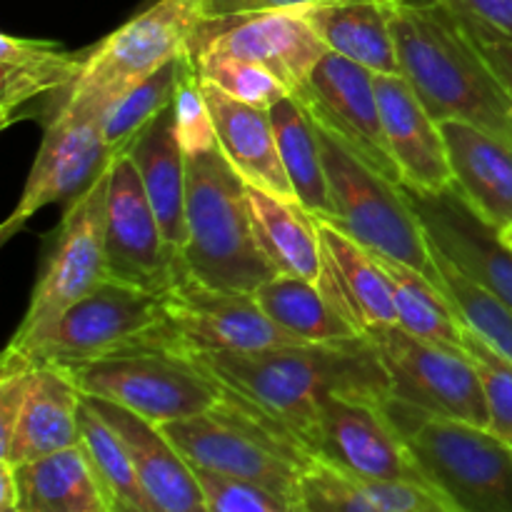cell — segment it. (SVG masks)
I'll return each instance as SVG.
<instances>
[{
    "label": "cell",
    "instance_id": "1",
    "mask_svg": "<svg viewBox=\"0 0 512 512\" xmlns=\"http://www.w3.org/2000/svg\"><path fill=\"white\" fill-rule=\"evenodd\" d=\"M225 390L288 430L313 453L320 405L330 395L383 405L393 395L370 335L255 353L190 355Z\"/></svg>",
    "mask_w": 512,
    "mask_h": 512
},
{
    "label": "cell",
    "instance_id": "2",
    "mask_svg": "<svg viewBox=\"0 0 512 512\" xmlns=\"http://www.w3.org/2000/svg\"><path fill=\"white\" fill-rule=\"evenodd\" d=\"M400 75L435 120H468L512 140V98L480 43L443 0H393Z\"/></svg>",
    "mask_w": 512,
    "mask_h": 512
},
{
    "label": "cell",
    "instance_id": "3",
    "mask_svg": "<svg viewBox=\"0 0 512 512\" xmlns=\"http://www.w3.org/2000/svg\"><path fill=\"white\" fill-rule=\"evenodd\" d=\"M160 430L195 470L258 485L298 510L300 483L315 455L230 390L208 413L165 423Z\"/></svg>",
    "mask_w": 512,
    "mask_h": 512
},
{
    "label": "cell",
    "instance_id": "4",
    "mask_svg": "<svg viewBox=\"0 0 512 512\" xmlns=\"http://www.w3.org/2000/svg\"><path fill=\"white\" fill-rule=\"evenodd\" d=\"M180 268L233 293H255L278 275L255 240L243 178L220 148L188 155V238Z\"/></svg>",
    "mask_w": 512,
    "mask_h": 512
},
{
    "label": "cell",
    "instance_id": "5",
    "mask_svg": "<svg viewBox=\"0 0 512 512\" xmlns=\"http://www.w3.org/2000/svg\"><path fill=\"white\" fill-rule=\"evenodd\" d=\"M380 408L455 512H512V443L480 425L423 413L393 395Z\"/></svg>",
    "mask_w": 512,
    "mask_h": 512
},
{
    "label": "cell",
    "instance_id": "6",
    "mask_svg": "<svg viewBox=\"0 0 512 512\" xmlns=\"http://www.w3.org/2000/svg\"><path fill=\"white\" fill-rule=\"evenodd\" d=\"M60 368L83 395L120 405L158 428L208 413L225 398V388L203 365L160 345L135 343Z\"/></svg>",
    "mask_w": 512,
    "mask_h": 512
},
{
    "label": "cell",
    "instance_id": "7",
    "mask_svg": "<svg viewBox=\"0 0 512 512\" xmlns=\"http://www.w3.org/2000/svg\"><path fill=\"white\" fill-rule=\"evenodd\" d=\"M318 138L333 208L323 220L373 253L428 275L443 290L435 253L403 185L375 173L323 128H318Z\"/></svg>",
    "mask_w": 512,
    "mask_h": 512
},
{
    "label": "cell",
    "instance_id": "8",
    "mask_svg": "<svg viewBox=\"0 0 512 512\" xmlns=\"http://www.w3.org/2000/svg\"><path fill=\"white\" fill-rule=\"evenodd\" d=\"M203 5L205 0H153L85 50L83 73L65 93L108 110L125 90L193 48Z\"/></svg>",
    "mask_w": 512,
    "mask_h": 512
},
{
    "label": "cell",
    "instance_id": "9",
    "mask_svg": "<svg viewBox=\"0 0 512 512\" xmlns=\"http://www.w3.org/2000/svg\"><path fill=\"white\" fill-rule=\"evenodd\" d=\"M168 318V293L108 278L28 343L8 345L35 363H83L140 343Z\"/></svg>",
    "mask_w": 512,
    "mask_h": 512
},
{
    "label": "cell",
    "instance_id": "10",
    "mask_svg": "<svg viewBox=\"0 0 512 512\" xmlns=\"http://www.w3.org/2000/svg\"><path fill=\"white\" fill-rule=\"evenodd\" d=\"M140 343L200 355L255 353L303 345V340L275 325L260 308L255 293L210 288L180 268L168 290V318Z\"/></svg>",
    "mask_w": 512,
    "mask_h": 512
},
{
    "label": "cell",
    "instance_id": "11",
    "mask_svg": "<svg viewBox=\"0 0 512 512\" xmlns=\"http://www.w3.org/2000/svg\"><path fill=\"white\" fill-rule=\"evenodd\" d=\"M103 115L105 110L98 105L68 93L55 100L53 113L45 120L43 143L18 205L0 228V238H13L38 210L48 205H70L78 200L108 170L115 155L103 140Z\"/></svg>",
    "mask_w": 512,
    "mask_h": 512
},
{
    "label": "cell",
    "instance_id": "12",
    "mask_svg": "<svg viewBox=\"0 0 512 512\" xmlns=\"http://www.w3.org/2000/svg\"><path fill=\"white\" fill-rule=\"evenodd\" d=\"M368 335L388 370L393 398L428 415L488 428V403L468 350L415 338L400 325L375 328Z\"/></svg>",
    "mask_w": 512,
    "mask_h": 512
},
{
    "label": "cell",
    "instance_id": "13",
    "mask_svg": "<svg viewBox=\"0 0 512 512\" xmlns=\"http://www.w3.org/2000/svg\"><path fill=\"white\" fill-rule=\"evenodd\" d=\"M110 165L78 200L65 208L58 240L35 283L25 318L8 345H23L60 318L70 305L98 288L108 273L105 253V208H108Z\"/></svg>",
    "mask_w": 512,
    "mask_h": 512
},
{
    "label": "cell",
    "instance_id": "14",
    "mask_svg": "<svg viewBox=\"0 0 512 512\" xmlns=\"http://www.w3.org/2000/svg\"><path fill=\"white\" fill-rule=\"evenodd\" d=\"M295 98L305 105L313 123L333 135L355 158L383 178L400 183L398 163L390 153L380 118L375 73L343 55L328 53Z\"/></svg>",
    "mask_w": 512,
    "mask_h": 512
},
{
    "label": "cell",
    "instance_id": "15",
    "mask_svg": "<svg viewBox=\"0 0 512 512\" xmlns=\"http://www.w3.org/2000/svg\"><path fill=\"white\" fill-rule=\"evenodd\" d=\"M313 455L360 480L435 490L383 408L365 400L330 395L320 405Z\"/></svg>",
    "mask_w": 512,
    "mask_h": 512
},
{
    "label": "cell",
    "instance_id": "16",
    "mask_svg": "<svg viewBox=\"0 0 512 512\" xmlns=\"http://www.w3.org/2000/svg\"><path fill=\"white\" fill-rule=\"evenodd\" d=\"M105 253L110 278L138 288L168 293L180 273V260L165 243L158 215L128 150L110 163Z\"/></svg>",
    "mask_w": 512,
    "mask_h": 512
},
{
    "label": "cell",
    "instance_id": "17",
    "mask_svg": "<svg viewBox=\"0 0 512 512\" xmlns=\"http://www.w3.org/2000/svg\"><path fill=\"white\" fill-rule=\"evenodd\" d=\"M403 190L433 253L512 308V248L503 240V230L488 223L455 185L445 190L403 185Z\"/></svg>",
    "mask_w": 512,
    "mask_h": 512
},
{
    "label": "cell",
    "instance_id": "18",
    "mask_svg": "<svg viewBox=\"0 0 512 512\" xmlns=\"http://www.w3.org/2000/svg\"><path fill=\"white\" fill-rule=\"evenodd\" d=\"M193 53H223L253 60L300 95L320 60L330 53L300 10L203 20Z\"/></svg>",
    "mask_w": 512,
    "mask_h": 512
},
{
    "label": "cell",
    "instance_id": "19",
    "mask_svg": "<svg viewBox=\"0 0 512 512\" xmlns=\"http://www.w3.org/2000/svg\"><path fill=\"white\" fill-rule=\"evenodd\" d=\"M83 400L128 445L150 512H208L198 473L158 425L103 398Z\"/></svg>",
    "mask_w": 512,
    "mask_h": 512
},
{
    "label": "cell",
    "instance_id": "20",
    "mask_svg": "<svg viewBox=\"0 0 512 512\" xmlns=\"http://www.w3.org/2000/svg\"><path fill=\"white\" fill-rule=\"evenodd\" d=\"M375 93L400 183L418 190L450 188L453 168L443 130L408 80L403 75H375Z\"/></svg>",
    "mask_w": 512,
    "mask_h": 512
},
{
    "label": "cell",
    "instance_id": "21",
    "mask_svg": "<svg viewBox=\"0 0 512 512\" xmlns=\"http://www.w3.org/2000/svg\"><path fill=\"white\" fill-rule=\"evenodd\" d=\"M318 233L323 253L318 285L335 308L363 335L385 325H398L388 275L378 255L323 218H318Z\"/></svg>",
    "mask_w": 512,
    "mask_h": 512
},
{
    "label": "cell",
    "instance_id": "22",
    "mask_svg": "<svg viewBox=\"0 0 512 512\" xmlns=\"http://www.w3.org/2000/svg\"><path fill=\"white\" fill-rule=\"evenodd\" d=\"M203 93L213 115L220 153L243 183L268 190L283 200H298L285 173L268 110L233 98L210 80H203Z\"/></svg>",
    "mask_w": 512,
    "mask_h": 512
},
{
    "label": "cell",
    "instance_id": "23",
    "mask_svg": "<svg viewBox=\"0 0 512 512\" xmlns=\"http://www.w3.org/2000/svg\"><path fill=\"white\" fill-rule=\"evenodd\" d=\"M453 185L498 230L512 225V140L468 120H440Z\"/></svg>",
    "mask_w": 512,
    "mask_h": 512
},
{
    "label": "cell",
    "instance_id": "24",
    "mask_svg": "<svg viewBox=\"0 0 512 512\" xmlns=\"http://www.w3.org/2000/svg\"><path fill=\"white\" fill-rule=\"evenodd\" d=\"M80 408L83 393L68 373L60 365L35 363L13 440L0 460L20 465L80 445Z\"/></svg>",
    "mask_w": 512,
    "mask_h": 512
},
{
    "label": "cell",
    "instance_id": "25",
    "mask_svg": "<svg viewBox=\"0 0 512 512\" xmlns=\"http://www.w3.org/2000/svg\"><path fill=\"white\" fill-rule=\"evenodd\" d=\"M128 153L138 165L165 243L180 260L188 238V155L175 135L173 105L138 135Z\"/></svg>",
    "mask_w": 512,
    "mask_h": 512
},
{
    "label": "cell",
    "instance_id": "26",
    "mask_svg": "<svg viewBox=\"0 0 512 512\" xmlns=\"http://www.w3.org/2000/svg\"><path fill=\"white\" fill-rule=\"evenodd\" d=\"M330 53L375 75H400L393 38V0H333L300 10Z\"/></svg>",
    "mask_w": 512,
    "mask_h": 512
},
{
    "label": "cell",
    "instance_id": "27",
    "mask_svg": "<svg viewBox=\"0 0 512 512\" xmlns=\"http://www.w3.org/2000/svg\"><path fill=\"white\" fill-rule=\"evenodd\" d=\"M83 65L85 50L70 53L53 40L0 35V125L15 123V113L33 100L73 88Z\"/></svg>",
    "mask_w": 512,
    "mask_h": 512
},
{
    "label": "cell",
    "instance_id": "28",
    "mask_svg": "<svg viewBox=\"0 0 512 512\" xmlns=\"http://www.w3.org/2000/svg\"><path fill=\"white\" fill-rule=\"evenodd\" d=\"M255 240L280 275L320 283L323 253H320L318 218L298 200H283L263 188L245 183Z\"/></svg>",
    "mask_w": 512,
    "mask_h": 512
},
{
    "label": "cell",
    "instance_id": "29",
    "mask_svg": "<svg viewBox=\"0 0 512 512\" xmlns=\"http://www.w3.org/2000/svg\"><path fill=\"white\" fill-rule=\"evenodd\" d=\"M18 512H113L83 445L13 465Z\"/></svg>",
    "mask_w": 512,
    "mask_h": 512
},
{
    "label": "cell",
    "instance_id": "30",
    "mask_svg": "<svg viewBox=\"0 0 512 512\" xmlns=\"http://www.w3.org/2000/svg\"><path fill=\"white\" fill-rule=\"evenodd\" d=\"M255 300L275 325L303 343H338L363 335L310 280L278 273L255 290Z\"/></svg>",
    "mask_w": 512,
    "mask_h": 512
},
{
    "label": "cell",
    "instance_id": "31",
    "mask_svg": "<svg viewBox=\"0 0 512 512\" xmlns=\"http://www.w3.org/2000/svg\"><path fill=\"white\" fill-rule=\"evenodd\" d=\"M273 120L275 140H278L280 158L285 173L293 183L295 198L315 218H330L328 175H325L323 150H320L318 128L295 95L278 100L268 110Z\"/></svg>",
    "mask_w": 512,
    "mask_h": 512
},
{
    "label": "cell",
    "instance_id": "32",
    "mask_svg": "<svg viewBox=\"0 0 512 512\" xmlns=\"http://www.w3.org/2000/svg\"><path fill=\"white\" fill-rule=\"evenodd\" d=\"M378 260L388 275L400 328L408 330L415 338L430 340V343L463 348L465 325L448 295L428 275L418 273V270L408 268L393 258H385V255H378Z\"/></svg>",
    "mask_w": 512,
    "mask_h": 512
},
{
    "label": "cell",
    "instance_id": "33",
    "mask_svg": "<svg viewBox=\"0 0 512 512\" xmlns=\"http://www.w3.org/2000/svg\"><path fill=\"white\" fill-rule=\"evenodd\" d=\"M80 445L113 512H150L128 445L85 400L80 408Z\"/></svg>",
    "mask_w": 512,
    "mask_h": 512
},
{
    "label": "cell",
    "instance_id": "34",
    "mask_svg": "<svg viewBox=\"0 0 512 512\" xmlns=\"http://www.w3.org/2000/svg\"><path fill=\"white\" fill-rule=\"evenodd\" d=\"M185 55V53H183ZM180 55V58H183ZM180 58L170 60L163 68L150 73L133 88L125 90L120 98L108 105L103 115V140L110 153H125L138 140V135L173 105L175 85H178Z\"/></svg>",
    "mask_w": 512,
    "mask_h": 512
},
{
    "label": "cell",
    "instance_id": "35",
    "mask_svg": "<svg viewBox=\"0 0 512 512\" xmlns=\"http://www.w3.org/2000/svg\"><path fill=\"white\" fill-rule=\"evenodd\" d=\"M435 263L440 270V283H443V293L458 310L460 320L465 328L473 330L475 335L485 340L493 350H498L503 358L512 363V308L495 298L490 290L480 288L470 278H465L458 268L440 258L435 253Z\"/></svg>",
    "mask_w": 512,
    "mask_h": 512
},
{
    "label": "cell",
    "instance_id": "36",
    "mask_svg": "<svg viewBox=\"0 0 512 512\" xmlns=\"http://www.w3.org/2000/svg\"><path fill=\"white\" fill-rule=\"evenodd\" d=\"M193 58L198 63L200 78L210 80L228 95L255 108L270 110L278 100L290 95V90L270 70L253 60L223 53H193Z\"/></svg>",
    "mask_w": 512,
    "mask_h": 512
},
{
    "label": "cell",
    "instance_id": "37",
    "mask_svg": "<svg viewBox=\"0 0 512 512\" xmlns=\"http://www.w3.org/2000/svg\"><path fill=\"white\" fill-rule=\"evenodd\" d=\"M298 512H385L368 490V485L355 475L313 460L300 483Z\"/></svg>",
    "mask_w": 512,
    "mask_h": 512
},
{
    "label": "cell",
    "instance_id": "38",
    "mask_svg": "<svg viewBox=\"0 0 512 512\" xmlns=\"http://www.w3.org/2000/svg\"><path fill=\"white\" fill-rule=\"evenodd\" d=\"M173 120L175 135L185 155H198L205 150L218 148L213 115L203 93L198 63L193 58V48L180 58L178 85L173 95Z\"/></svg>",
    "mask_w": 512,
    "mask_h": 512
},
{
    "label": "cell",
    "instance_id": "39",
    "mask_svg": "<svg viewBox=\"0 0 512 512\" xmlns=\"http://www.w3.org/2000/svg\"><path fill=\"white\" fill-rule=\"evenodd\" d=\"M463 348L468 350L480 375L490 415L488 430L512 443V363L470 328H465Z\"/></svg>",
    "mask_w": 512,
    "mask_h": 512
},
{
    "label": "cell",
    "instance_id": "40",
    "mask_svg": "<svg viewBox=\"0 0 512 512\" xmlns=\"http://www.w3.org/2000/svg\"><path fill=\"white\" fill-rule=\"evenodd\" d=\"M195 473L203 485L208 512H298L293 505L258 485L223 478L208 470H195Z\"/></svg>",
    "mask_w": 512,
    "mask_h": 512
},
{
    "label": "cell",
    "instance_id": "41",
    "mask_svg": "<svg viewBox=\"0 0 512 512\" xmlns=\"http://www.w3.org/2000/svg\"><path fill=\"white\" fill-rule=\"evenodd\" d=\"M478 40H512V0H443Z\"/></svg>",
    "mask_w": 512,
    "mask_h": 512
},
{
    "label": "cell",
    "instance_id": "42",
    "mask_svg": "<svg viewBox=\"0 0 512 512\" xmlns=\"http://www.w3.org/2000/svg\"><path fill=\"white\" fill-rule=\"evenodd\" d=\"M323 3L333 0H205L203 18L220 20L255 13H285V10H308Z\"/></svg>",
    "mask_w": 512,
    "mask_h": 512
},
{
    "label": "cell",
    "instance_id": "43",
    "mask_svg": "<svg viewBox=\"0 0 512 512\" xmlns=\"http://www.w3.org/2000/svg\"><path fill=\"white\" fill-rule=\"evenodd\" d=\"M478 43L512 98V40H478Z\"/></svg>",
    "mask_w": 512,
    "mask_h": 512
},
{
    "label": "cell",
    "instance_id": "44",
    "mask_svg": "<svg viewBox=\"0 0 512 512\" xmlns=\"http://www.w3.org/2000/svg\"><path fill=\"white\" fill-rule=\"evenodd\" d=\"M503 240H505V243H508L510 248H512V225H508V228L503 230Z\"/></svg>",
    "mask_w": 512,
    "mask_h": 512
},
{
    "label": "cell",
    "instance_id": "45",
    "mask_svg": "<svg viewBox=\"0 0 512 512\" xmlns=\"http://www.w3.org/2000/svg\"><path fill=\"white\" fill-rule=\"evenodd\" d=\"M0 512H18V508H15V505H3Z\"/></svg>",
    "mask_w": 512,
    "mask_h": 512
}]
</instances>
